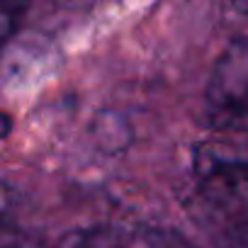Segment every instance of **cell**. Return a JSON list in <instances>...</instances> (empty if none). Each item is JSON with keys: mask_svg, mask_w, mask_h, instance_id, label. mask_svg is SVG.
<instances>
[{"mask_svg": "<svg viewBox=\"0 0 248 248\" xmlns=\"http://www.w3.org/2000/svg\"><path fill=\"white\" fill-rule=\"evenodd\" d=\"M204 114L214 129H229L248 117V37L226 44L217 59L207 93Z\"/></svg>", "mask_w": 248, "mask_h": 248, "instance_id": "1", "label": "cell"}, {"mask_svg": "<svg viewBox=\"0 0 248 248\" xmlns=\"http://www.w3.org/2000/svg\"><path fill=\"white\" fill-rule=\"evenodd\" d=\"M195 168L214 197L224 202L248 200V151L229 144H200Z\"/></svg>", "mask_w": 248, "mask_h": 248, "instance_id": "2", "label": "cell"}, {"mask_svg": "<svg viewBox=\"0 0 248 248\" xmlns=\"http://www.w3.org/2000/svg\"><path fill=\"white\" fill-rule=\"evenodd\" d=\"M59 248H127L119 233L109 229H80L68 233Z\"/></svg>", "mask_w": 248, "mask_h": 248, "instance_id": "3", "label": "cell"}, {"mask_svg": "<svg viewBox=\"0 0 248 248\" xmlns=\"http://www.w3.org/2000/svg\"><path fill=\"white\" fill-rule=\"evenodd\" d=\"M30 0H0V51L13 39L20 17L25 15Z\"/></svg>", "mask_w": 248, "mask_h": 248, "instance_id": "4", "label": "cell"}, {"mask_svg": "<svg viewBox=\"0 0 248 248\" xmlns=\"http://www.w3.org/2000/svg\"><path fill=\"white\" fill-rule=\"evenodd\" d=\"M0 248H44V246L39 241L20 233V231L0 229Z\"/></svg>", "mask_w": 248, "mask_h": 248, "instance_id": "5", "label": "cell"}, {"mask_svg": "<svg viewBox=\"0 0 248 248\" xmlns=\"http://www.w3.org/2000/svg\"><path fill=\"white\" fill-rule=\"evenodd\" d=\"M149 248H190L187 241L173 231H156L149 238Z\"/></svg>", "mask_w": 248, "mask_h": 248, "instance_id": "6", "label": "cell"}, {"mask_svg": "<svg viewBox=\"0 0 248 248\" xmlns=\"http://www.w3.org/2000/svg\"><path fill=\"white\" fill-rule=\"evenodd\" d=\"M8 132H10V117L5 112H0V139L8 137Z\"/></svg>", "mask_w": 248, "mask_h": 248, "instance_id": "7", "label": "cell"}, {"mask_svg": "<svg viewBox=\"0 0 248 248\" xmlns=\"http://www.w3.org/2000/svg\"><path fill=\"white\" fill-rule=\"evenodd\" d=\"M233 3V8L238 10V13H246L248 15V0H231Z\"/></svg>", "mask_w": 248, "mask_h": 248, "instance_id": "8", "label": "cell"}]
</instances>
